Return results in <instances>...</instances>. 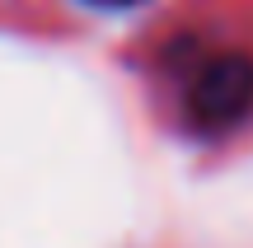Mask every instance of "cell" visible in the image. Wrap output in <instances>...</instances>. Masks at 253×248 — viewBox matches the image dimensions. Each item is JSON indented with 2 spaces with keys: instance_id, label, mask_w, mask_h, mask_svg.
Segmentation results:
<instances>
[{
  "instance_id": "cell-2",
  "label": "cell",
  "mask_w": 253,
  "mask_h": 248,
  "mask_svg": "<svg viewBox=\"0 0 253 248\" xmlns=\"http://www.w3.org/2000/svg\"><path fill=\"white\" fill-rule=\"evenodd\" d=\"M89 5H108V9H122V5H136V0H89Z\"/></svg>"
},
{
  "instance_id": "cell-1",
  "label": "cell",
  "mask_w": 253,
  "mask_h": 248,
  "mask_svg": "<svg viewBox=\"0 0 253 248\" xmlns=\"http://www.w3.org/2000/svg\"><path fill=\"white\" fill-rule=\"evenodd\" d=\"M183 108L197 131H230L253 112V56L220 52L192 71Z\"/></svg>"
}]
</instances>
